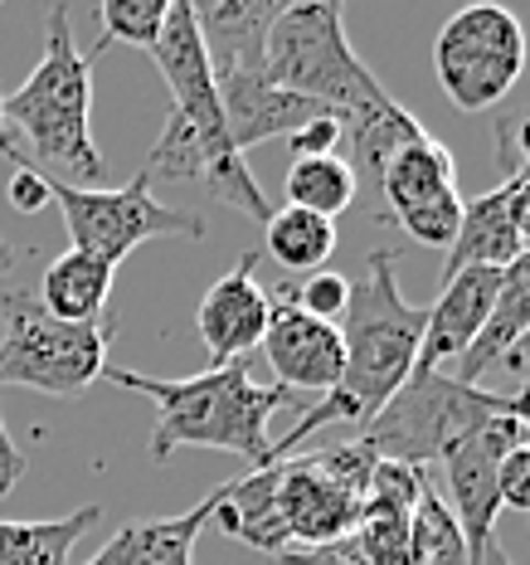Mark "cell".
<instances>
[{
  "instance_id": "obj_1",
  "label": "cell",
  "mask_w": 530,
  "mask_h": 565,
  "mask_svg": "<svg viewBox=\"0 0 530 565\" xmlns=\"http://www.w3.org/2000/svg\"><path fill=\"white\" fill-rule=\"evenodd\" d=\"M156 58L161 78L171 88V117L161 127L156 147L147 151V175H166V181H199L215 200L229 210L249 215L253 225H268L273 200L253 181L249 161L229 141V122L219 108V88L209 74L205 44L195 30L191 0H171V15L161 25L156 44L147 50Z\"/></svg>"
},
{
  "instance_id": "obj_2",
  "label": "cell",
  "mask_w": 530,
  "mask_h": 565,
  "mask_svg": "<svg viewBox=\"0 0 530 565\" xmlns=\"http://www.w3.org/2000/svg\"><path fill=\"white\" fill-rule=\"evenodd\" d=\"M336 327H340V351H346L340 385L326 399H316V409H307L282 439H273V463L292 458V449L307 444L316 429H332V424L360 429V424L370 415H380L385 399L414 375L423 308H414V302L399 292L390 249H375L365 258L360 278L350 282L346 317H340Z\"/></svg>"
},
{
  "instance_id": "obj_3",
  "label": "cell",
  "mask_w": 530,
  "mask_h": 565,
  "mask_svg": "<svg viewBox=\"0 0 530 565\" xmlns=\"http://www.w3.org/2000/svg\"><path fill=\"white\" fill-rule=\"evenodd\" d=\"M102 375L156 405V434H151V458L156 463H166L175 449H219L239 454L253 468H268L273 463L268 424L282 405H298V395H288L282 385H258L249 361L209 366L199 375H185V381H161V375H141L122 366H108Z\"/></svg>"
},
{
  "instance_id": "obj_4",
  "label": "cell",
  "mask_w": 530,
  "mask_h": 565,
  "mask_svg": "<svg viewBox=\"0 0 530 565\" xmlns=\"http://www.w3.org/2000/svg\"><path fill=\"white\" fill-rule=\"evenodd\" d=\"M0 122L25 137V167L74 191H102L108 161L93 141V54H78L64 6L50 10L44 58L25 84L0 98Z\"/></svg>"
},
{
  "instance_id": "obj_5",
  "label": "cell",
  "mask_w": 530,
  "mask_h": 565,
  "mask_svg": "<svg viewBox=\"0 0 530 565\" xmlns=\"http://www.w3.org/2000/svg\"><path fill=\"white\" fill-rule=\"evenodd\" d=\"M263 68L278 88L336 113L340 127L399 108L370 64L350 50L340 0H288L268 30Z\"/></svg>"
},
{
  "instance_id": "obj_6",
  "label": "cell",
  "mask_w": 530,
  "mask_h": 565,
  "mask_svg": "<svg viewBox=\"0 0 530 565\" xmlns=\"http://www.w3.org/2000/svg\"><path fill=\"white\" fill-rule=\"evenodd\" d=\"M526 409L521 395L511 391H482V385H463L447 371L439 375H409L399 391L380 405V415H370L356 429V439L370 449L380 463H404L423 468L439 463L463 434H473L477 424L491 415H516Z\"/></svg>"
},
{
  "instance_id": "obj_7",
  "label": "cell",
  "mask_w": 530,
  "mask_h": 565,
  "mask_svg": "<svg viewBox=\"0 0 530 565\" xmlns=\"http://www.w3.org/2000/svg\"><path fill=\"white\" fill-rule=\"evenodd\" d=\"M0 391L25 385L40 395L74 399L108 371V351L117 322H58L40 308L34 292L6 288L0 292Z\"/></svg>"
},
{
  "instance_id": "obj_8",
  "label": "cell",
  "mask_w": 530,
  "mask_h": 565,
  "mask_svg": "<svg viewBox=\"0 0 530 565\" xmlns=\"http://www.w3.org/2000/svg\"><path fill=\"white\" fill-rule=\"evenodd\" d=\"M375 463L380 458L365 449L356 434L346 444H332V449L273 463L278 516H282V532H288V546L307 551V546L346 541L350 526H356L365 482H370Z\"/></svg>"
},
{
  "instance_id": "obj_9",
  "label": "cell",
  "mask_w": 530,
  "mask_h": 565,
  "mask_svg": "<svg viewBox=\"0 0 530 565\" xmlns=\"http://www.w3.org/2000/svg\"><path fill=\"white\" fill-rule=\"evenodd\" d=\"M526 25L506 6H463L433 40L439 88L463 113H491L526 74Z\"/></svg>"
},
{
  "instance_id": "obj_10",
  "label": "cell",
  "mask_w": 530,
  "mask_h": 565,
  "mask_svg": "<svg viewBox=\"0 0 530 565\" xmlns=\"http://www.w3.org/2000/svg\"><path fill=\"white\" fill-rule=\"evenodd\" d=\"M50 200L58 205L78 254H93L102 264H122L147 239H205V220L195 210L166 205L151 195V175L141 171L117 191H74L50 181Z\"/></svg>"
},
{
  "instance_id": "obj_11",
  "label": "cell",
  "mask_w": 530,
  "mask_h": 565,
  "mask_svg": "<svg viewBox=\"0 0 530 565\" xmlns=\"http://www.w3.org/2000/svg\"><path fill=\"white\" fill-rule=\"evenodd\" d=\"M380 220H394L423 249H443L457 239L463 225V191H457V161L433 132L394 151L380 171Z\"/></svg>"
},
{
  "instance_id": "obj_12",
  "label": "cell",
  "mask_w": 530,
  "mask_h": 565,
  "mask_svg": "<svg viewBox=\"0 0 530 565\" xmlns=\"http://www.w3.org/2000/svg\"><path fill=\"white\" fill-rule=\"evenodd\" d=\"M521 439H530V419H526V409H516V415H491L487 424H477L473 434H463V439L439 458L443 482H447L443 502L453 508L457 526H463L467 551H477L482 541L497 536V516H501L497 468Z\"/></svg>"
},
{
  "instance_id": "obj_13",
  "label": "cell",
  "mask_w": 530,
  "mask_h": 565,
  "mask_svg": "<svg viewBox=\"0 0 530 565\" xmlns=\"http://www.w3.org/2000/svg\"><path fill=\"white\" fill-rule=\"evenodd\" d=\"M258 351L268 356V366H273L278 385L288 395L326 399L340 385V371H346L340 327L302 312L292 298L273 302V312H268V332H263V341H258Z\"/></svg>"
},
{
  "instance_id": "obj_14",
  "label": "cell",
  "mask_w": 530,
  "mask_h": 565,
  "mask_svg": "<svg viewBox=\"0 0 530 565\" xmlns=\"http://www.w3.org/2000/svg\"><path fill=\"white\" fill-rule=\"evenodd\" d=\"M429 473L404 463H375L346 546L360 565H414V508Z\"/></svg>"
},
{
  "instance_id": "obj_15",
  "label": "cell",
  "mask_w": 530,
  "mask_h": 565,
  "mask_svg": "<svg viewBox=\"0 0 530 565\" xmlns=\"http://www.w3.org/2000/svg\"><path fill=\"white\" fill-rule=\"evenodd\" d=\"M268 312H273V298L258 282V254H244L229 274L215 278V288L199 298L195 312V332L209 351V366L249 361V351H258L268 332Z\"/></svg>"
},
{
  "instance_id": "obj_16",
  "label": "cell",
  "mask_w": 530,
  "mask_h": 565,
  "mask_svg": "<svg viewBox=\"0 0 530 565\" xmlns=\"http://www.w3.org/2000/svg\"><path fill=\"white\" fill-rule=\"evenodd\" d=\"M501 268H463V274L443 278V292L433 298V308H423V337H419V361L414 375H439L443 366L473 351L497 302Z\"/></svg>"
},
{
  "instance_id": "obj_17",
  "label": "cell",
  "mask_w": 530,
  "mask_h": 565,
  "mask_svg": "<svg viewBox=\"0 0 530 565\" xmlns=\"http://www.w3.org/2000/svg\"><path fill=\"white\" fill-rule=\"evenodd\" d=\"M215 88H219L224 122H229V141L239 147V157L258 147V141H273V137L288 141L292 132H302V127L326 113L316 103L298 98V93L278 88L268 78V68H244V74L215 78Z\"/></svg>"
},
{
  "instance_id": "obj_18",
  "label": "cell",
  "mask_w": 530,
  "mask_h": 565,
  "mask_svg": "<svg viewBox=\"0 0 530 565\" xmlns=\"http://www.w3.org/2000/svg\"><path fill=\"white\" fill-rule=\"evenodd\" d=\"M282 6L288 0H199V6H191L209 74L229 78L244 68H263V44Z\"/></svg>"
},
{
  "instance_id": "obj_19",
  "label": "cell",
  "mask_w": 530,
  "mask_h": 565,
  "mask_svg": "<svg viewBox=\"0 0 530 565\" xmlns=\"http://www.w3.org/2000/svg\"><path fill=\"white\" fill-rule=\"evenodd\" d=\"M219 492H209L205 502H195L181 516H151V522H127L102 551H93L84 565H195V541L209 526V516L219 508Z\"/></svg>"
},
{
  "instance_id": "obj_20",
  "label": "cell",
  "mask_w": 530,
  "mask_h": 565,
  "mask_svg": "<svg viewBox=\"0 0 530 565\" xmlns=\"http://www.w3.org/2000/svg\"><path fill=\"white\" fill-rule=\"evenodd\" d=\"M526 244L516 239L511 225V175L487 195L463 200V225H457V239L447 244V264L443 278L463 274V268H506Z\"/></svg>"
},
{
  "instance_id": "obj_21",
  "label": "cell",
  "mask_w": 530,
  "mask_h": 565,
  "mask_svg": "<svg viewBox=\"0 0 530 565\" xmlns=\"http://www.w3.org/2000/svg\"><path fill=\"white\" fill-rule=\"evenodd\" d=\"M530 332V249H521L511 258V264L501 268V282H497V302H491V317L487 327H482V337L473 341V351H467L463 361H457L453 381L463 385H477L482 375L497 371V361L506 356V351L516 347Z\"/></svg>"
},
{
  "instance_id": "obj_22",
  "label": "cell",
  "mask_w": 530,
  "mask_h": 565,
  "mask_svg": "<svg viewBox=\"0 0 530 565\" xmlns=\"http://www.w3.org/2000/svg\"><path fill=\"white\" fill-rule=\"evenodd\" d=\"M112 278H117L112 264H102V258H93V254H78V249H64L44 268L34 298H40V308L58 317V322H78V327L108 322Z\"/></svg>"
},
{
  "instance_id": "obj_23",
  "label": "cell",
  "mask_w": 530,
  "mask_h": 565,
  "mask_svg": "<svg viewBox=\"0 0 530 565\" xmlns=\"http://www.w3.org/2000/svg\"><path fill=\"white\" fill-rule=\"evenodd\" d=\"M102 522V508H78L50 522H0V565H68L74 546Z\"/></svg>"
},
{
  "instance_id": "obj_24",
  "label": "cell",
  "mask_w": 530,
  "mask_h": 565,
  "mask_svg": "<svg viewBox=\"0 0 530 565\" xmlns=\"http://www.w3.org/2000/svg\"><path fill=\"white\" fill-rule=\"evenodd\" d=\"M282 195H288L292 210H307V215L322 220L346 215L360 200L356 175H350L340 151H332V157H292L288 175H282Z\"/></svg>"
},
{
  "instance_id": "obj_25",
  "label": "cell",
  "mask_w": 530,
  "mask_h": 565,
  "mask_svg": "<svg viewBox=\"0 0 530 565\" xmlns=\"http://www.w3.org/2000/svg\"><path fill=\"white\" fill-rule=\"evenodd\" d=\"M263 239H268V254H273L282 268H292V274H322L326 258L336 254V220L282 205L268 215Z\"/></svg>"
},
{
  "instance_id": "obj_26",
  "label": "cell",
  "mask_w": 530,
  "mask_h": 565,
  "mask_svg": "<svg viewBox=\"0 0 530 565\" xmlns=\"http://www.w3.org/2000/svg\"><path fill=\"white\" fill-rule=\"evenodd\" d=\"M414 565H473L463 526H457L453 508L443 502V492L433 488V478L423 482L419 508H414Z\"/></svg>"
},
{
  "instance_id": "obj_27",
  "label": "cell",
  "mask_w": 530,
  "mask_h": 565,
  "mask_svg": "<svg viewBox=\"0 0 530 565\" xmlns=\"http://www.w3.org/2000/svg\"><path fill=\"white\" fill-rule=\"evenodd\" d=\"M171 15V0H102L98 6V54L112 50V44H137V50H151L156 44L161 25Z\"/></svg>"
},
{
  "instance_id": "obj_28",
  "label": "cell",
  "mask_w": 530,
  "mask_h": 565,
  "mask_svg": "<svg viewBox=\"0 0 530 565\" xmlns=\"http://www.w3.org/2000/svg\"><path fill=\"white\" fill-rule=\"evenodd\" d=\"M292 302H298L302 312L322 317V322H340V317H346V302H350V278L346 274H332V268H322V274H307V282L292 292Z\"/></svg>"
},
{
  "instance_id": "obj_29",
  "label": "cell",
  "mask_w": 530,
  "mask_h": 565,
  "mask_svg": "<svg viewBox=\"0 0 530 565\" xmlns=\"http://www.w3.org/2000/svg\"><path fill=\"white\" fill-rule=\"evenodd\" d=\"M497 502L501 512H530V439H521L497 468Z\"/></svg>"
},
{
  "instance_id": "obj_30",
  "label": "cell",
  "mask_w": 530,
  "mask_h": 565,
  "mask_svg": "<svg viewBox=\"0 0 530 565\" xmlns=\"http://www.w3.org/2000/svg\"><path fill=\"white\" fill-rule=\"evenodd\" d=\"M288 151L292 157H332V151H340V117L322 113L316 122H307L302 132L288 137Z\"/></svg>"
},
{
  "instance_id": "obj_31",
  "label": "cell",
  "mask_w": 530,
  "mask_h": 565,
  "mask_svg": "<svg viewBox=\"0 0 530 565\" xmlns=\"http://www.w3.org/2000/svg\"><path fill=\"white\" fill-rule=\"evenodd\" d=\"M10 205L20 210V215H40V210H50V175H40L34 167H15L10 171V185H6Z\"/></svg>"
},
{
  "instance_id": "obj_32",
  "label": "cell",
  "mask_w": 530,
  "mask_h": 565,
  "mask_svg": "<svg viewBox=\"0 0 530 565\" xmlns=\"http://www.w3.org/2000/svg\"><path fill=\"white\" fill-rule=\"evenodd\" d=\"M273 565H360L350 556L346 541H332V546H307V551H282L273 556Z\"/></svg>"
},
{
  "instance_id": "obj_33",
  "label": "cell",
  "mask_w": 530,
  "mask_h": 565,
  "mask_svg": "<svg viewBox=\"0 0 530 565\" xmlns=\"http://www.w3.org/2000/svg\"><path fill=\"white\" fill-rule=\"evenodd\" d=\"M501 171L506 175H511V171H526L530 175V108H526L521 122H516V132L501 137Z\"/></svg>"
},
{
  "instance_id": "obj_34",
  "label": "cell",
  "mask_w": 530,
  "mask_h": 565,
  "mask_svg": "<svg viewBox=\"0 0 530 565\" xmlns=\"http://www.w3.org/2000/svg\"><path fill=\"white\" fill-rule=\"evenodd\" d=\"M497 371L506 375V381H511V395H521V391H530V332L516 341L511 351H506V356L497 361Z\"/></svg>"
},
{
  "instance_id": "obj_35",
  "label": "cell",
  "mask_w": 530,
  "mask_h": 565,
  "mask_svg": "<svg viewBox=\"0 0 530 565\" xmlns=\"http://www.w3.org/2000/svg\"><path fill=\"white\" fill-rule=\"evenodd\" d=\"M511 225H516V239L530 249V175L526 171H511Z\"/></svg>"
},
{
  "instance_id": "obj_36",
  "label": "cell",
  "mask_w": 530,
  "mask_h": 565,
  "mask_svg": "<svg viewBox=\"0 0 530 565\" xmlns=\"http://www.w3.org/2000/svg\"><path fill=\"white\" fill-rule=\"evenodd\" d=\"M473 565H516V561H511V551L501 546V536H491L473 551Z\"/></svg>"
},
{
  "instance_id": "obj_37",
  "label": "cell",
  "mask_w": 530,
  "mask_h": 565,
  "mask_svg": "<svg viewBox=\"0 0 530 565\" xmlns=\"http://www.w3.org/2000/svg\"><path fill=\"white\" fill-rule=\"evenodd\" d=\"M25 468H30V463H6V458H0V498H6V492L15 488L20 478H25Z\"/></svg>"
},
{
  "instance_id": "obj_38",
  "label": "cell",
  "mask_w": 530,
  "mask_h": 565,
  "mask_svg": "<svg viewBox=\"0 0 530 565\" xmlns=\"http://www.w3.org/2000/svg\"><path fill=\"white\" fill-rule=\"evenodd\" d=\"M0 98H6V93H0ZM0 157H10L15 167H25V151H20V141L6 132V122H0Z\"/></svg>"
},
{
  "instance_id": "obj_39",
  "label": "cell",
  "mask_w": 530,
  "mask_h": 565,
  "mask_svg": "<svg viewBox=\"0 0 530 565\" xmlns=\"http://www.w3.org/2000/svg\"><path fill=\"white\" fill-rule=\"evenodd\" d=\"M10 268H15V249H10V244H6V239H0V278H6V274H10Z\"/></svg>"
},
{
  "instance_id": "obj_40",
  "label": "cell",
  "mask_w": 530,
  "mask_h": 565,
  "mask_svg": "<svg viewBox=\"0 0 530 565\" xmlns=\"http://www.w3.org/2000/svg\"><path fill=\"white\" fill-rule=\"evenodd\" d=\"M521 399H526V419H530V391H521Z\"/></svg>"
},
{
  "instance_id": "obj_41",
  "label": "cell",
  "mask_w": 530,
  "mask_h": 565,
  "mask_svg": "<svg viewBox=\"0 0 530 565\" xmlns=\"http://www.w3.org/2000/svg\"><path fill=\"white\" fill-rule=\"evenodd\" d=\"M526 516H530V512H526Z\"/></svg>"
}]
</instances>
